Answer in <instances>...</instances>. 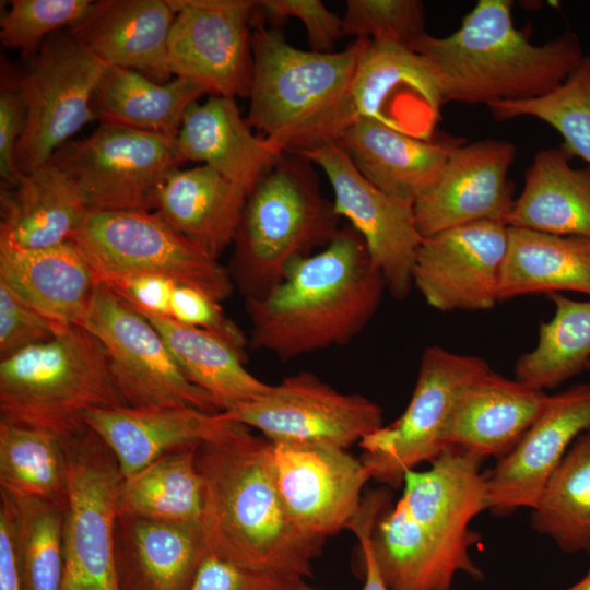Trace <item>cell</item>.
<instances>
[{"instance_id":"1","label":"cell","mask_w":590,"mask_h":590,"mask_svg":"<svg viewBox=\"0 0 590 590\" xmlns=\"http://www.w3.org/2000/svg\"><path fill=\"white\" fill-rule=\"evenodd\" d=\"M196 463L203 492L200 527L209 553L251 568L303 579L311 575L323 542L304 534L287 516L266 437L244 427L203 441Z\"/></svg>"},{"instance_id":"2","label":"cell","mask_w":590,"mask_h":590,"mask_svg":"<svg viewBox=\"0 0 590 590\" xmlns=\"http://www.w3.org/2000/svg\"><path fill=\"white\" fill-rule=\"evenodd\" d=\"M386 288L361 235L342 226L319 252L294 261L267 295L246 299L249 346L287 361L344 345L374 317Z\"/></svg>"},{"instance_id":"3","label":"cell","mask_w":590,"mask_h":590,"mask_svg":"<svg viewBox=\"0 0 590 590\" xmlns=\"http://www.w3.org/2000/svg\"><path fill=\"white\" fill-rule=\"evenodd\" d=\"M511 9L509 0H480L452 34L426 33L412 45L436 70L445 104L541 97L579 67L585 54L575 33L534 45L514 25Z\"/></svg>"},{"instance_id":"4","label":"cell","mask_w":590,"mask_h":590,"mask_svg":"<svg viewBox=\"0 0 590 590\" xmlns=\"http://www.w3.org/2000/svg\"><path fill=\"white\" fill-rule=\"evenodd\" d=\"M251 43L250 127L284 153L338 141L355 120L351 84L364 38L339 52L306 51L258 22Z\"/></svg>"},{"instance_id":"5","label":"cell","mask_w":590,"mask_h":590,"mask_svg":"<svg viewBox=\"0 0 590 590\" xmlns=\"http://www.w3.org/2000/svg\"><path fill=\"white\" fill-rule=\"evenodd\" d=\"M128 405L102 342L82 326L0 361V422L49 433L61 442L96 409Z\"/></svg>"},{"instance_id":"6","label":"cell","mask_w":590,"mask_h":590,"mask_svg":"<svg viewBox=\"0 0 590 590\" xmlns=\"http://www.w3.org/2000/svg\"><path fill=\"white\" fill-rule=\"evenodd\" d=\"M340 221L312 163L284 153L247 197L228 269L234 285L245 299L263 297L294 261L324 248Z\"/></svg>"},{"instance_id":"7","label":"cell","mask_w":590,"mask_h":590,"mask_svg":"<svg viewBox=\"0 0 590 590\" xmlns=\"http://www.w3.org/2000/svg\"><path fill=\"white\" fill-rule=\"evenodd\" d=\"M425 471L405 473L402 495L389 514L414 567L433 590H451L457 574L484 578L470 548L481 542L471 521L487 510L482 460L458 449L441 452Z\"/></svg>"},{"instance_id":"8","label":"cell","mask_w":590,"mask_h":590,"mask_svg":"<svg viewBox=\"0 0 590 590\" xmlns=\"http://www.w3.org/2000/svg\"><path fill=\"white\" fill-rule=\"evenodd\" d=\"M72 240L98 283L155 274L198 287L219 302L234 283L227 269L176 233L155 212L87 211Z\"/></svg>"},{"instance_id":"9","label":"cell","mask_w":590,"mask_h":590,"mask_svg":"<svg viewBox=\"0 0 590 590\" xmlns=\"http://www.w3.org/2000/svg\"><path fill=\"white\" fill-rule=\"evenodd\" d=\"M67 506L61 590H120L115 531L123 475L91 428L62 441Z\"/></svg>"},{"instance_id":"10","label":"cell","mask_w":590,"mask_h":590,"mask_svg":"<svg viewBox=\"0 0 590 590\" xmlns=\"http://www.w3.org/2000/svg\"><path fill=\"white\" fill-rule=\"evenodd\" d=\"M489 368L479 356L437 345L426 347L405 411L358 442L364 451L361 460L370 477L392 488L401 487L406 472L444 452L446 430L460 394Z\"/></svg>"},{"instance_id":"11","label":"cell","mask_w":590,"mask_h":590,"mask_svg":"<svg viewBox=\"0 0 590 590\" xmlns=\"http://www.w3.org/2000/svg\"><path fill=\"white\" fill-rule=\"evenodd\" d=\"M49 162L71 180L88 211L149 212L164 179L180 164L176 139L111 123L69 141Z\"/></svg>"},{"instance_id":"12","label":"cell","mask_w":590,"mask_h":590,"mask_svg":"<svg viewBox=\"0 0 590 590\" xmlns=\"http://www.w3.org/2000/svg\"><path fill=\"white\" fill-rule=\"evenodd\" d=\"M108 67L69 32L43 43L19 73L27 111L15 153L22 173L49 163L83 126L96 120L92 102Z\"/></svg>"},{"instance_id":"13","label":"cell","mask_w":590,"mask_h":590,"mask_svg":"<svg viewBox=\"0 0 590 590\" xmlns=\"http://www.w3.org/2000/svg\"><path fill=\"white\" fill-rule=\"evenodd\" d=\"M217 414L272 442L296 447L346 450L384 426L376 402L340 392L308 371L286 376L264 397Z\"/></svg>"},{"instance_id":"14","label":"cell","mask_w":590,"mask_h":590,"mask_svg":"<svg viewBox=\"0 0 590 590\" xmlns=\"http://www.w3.org/2000/svg\"><path fill=\"white\" fill-rule=\"evenodd\" d=\"M82 327L104 345L115 382L129 406L220 410L191 384L154 326L104 284H98Z\"/></svg>"},{"instance_id":"15","label":"cell","mask_w":590,"mask_h":590,"mask_svg":"<svg viewBox=\"0 0 590 590\" xmlns=\"http://www.w3.org/2000/svg\"><path fill=\"white\" fill-rule=\"evenodd\" d=\"M176 12L167 58L172 74L211 95L249 97L253 56L250 21L259 1L168 0Z\"/></svg>"},{"instance_id":"16","label":"cell","mask_w":590,"mask_h":590,"mask_svg":"<svg viewBox=\"0 0 590 590\" xmlns=\"http://www.w3.org/2000/svg\"><path fill=\"white\" fill-rule=\"evenodd\" d=\"M299 155L319 166L331 184L334 212L361 235L370 262L396 299L413 287V268L420 235L414 204L393 198L368 181L338 141H329Z\"/></svg>"},{"instance_id":"17","label":"cell","mask_w":590,"mask_h":590,"mask_svg":"<svg viewBox=\"0 0 590 590\" xmlns=\"http://www.w3.org/2000/svg\"><path fill=\"white\" fill-rule=\"evenodd\" d=\"M269 459L284 509L304 534L324 541L349 528L370 474L346 450L269 440Z\"/></svg>"},{"instance_id":"18","label":"cell","mask_w":590,"mask_h":590,"mask_svg":"<svg viewBox=\"0 0 590 590\" xmlns=\"http://www.w3.org/2000/svg\"><path fill=\"white\" fill-rule=\"evenodd\" d=\"M508 247V226L477 222L423 238L413 268V286L441 311L487 310L499 302V279Z\"/></svg>"},{"instance_id":"19","label":"cell","mask_w":590,"mask_h":590,"mask_svg":"<svg viewBox=\"0 0 590 590\" xmlns=\"http://www.w3.org/2000/svg\"><path fill=\"white\" fill-rule=\"evenodd\" d=\"M354 119L433 140L445 105L439 76L409 47L364 38L351 84Z\"/></svg>"},{"instance_id":"20","label":"cell","mask_w":590,"mask_h":590,"mask_svg":"<svg viewBox=\"0 0 590 590\" xmlns=\"http://www.w3.org/2000/svg\"><path fill=\"white\" fill-rule=\"evenodd\" d=\"M516 145L488 139L456 144L434 186L414 203L420 235L477 222L507 225L515 199L508 172Z\"/></svg>"},{"instance_id":"21","label":"cell","mask_w":590,"mask_h":590,"mask_svg":"<svg viewBox=\"0 0 590 590\" xmlns=\"http://www.w3.org/2000/svg\"><path fill=\"white\" fill-rule=\"evenodd\" d=\"M590 428V384L548 396L518 444L486 475L487 510L496 517L532 509L576 438Z\"/></svg>"},{"instance_id":"22","label":"cell","mask_w":590,"mask_h":590,"mask_svg":"<svg viewBox=\"0 0 590 590\" xmlns=\"http://www.w3.org/2000/svg\"><path fill=\"white\" fill-rule=\"evenodd\" d=\"M85 424L113 452L125 479L168 451L246 427L191 406L96 409L86 413Z\"/></svg>"},{"instance_id":"23","label":"cell","mask_w":590,"mask_h":590,"mask_svg":"<svg viewBox=\"0 0 590 590\" xmlns=\"http://www.w3.org/2000/svg\"><path fill=\"white\" fill-rule=\"evenodd\" d=\"M548 394L492 368L460 394L449 421L446 449L480 460L502 458L521 439L546 404Z\"/></svg>"},{"instance_id":"24","label":"cell","mask_w":590,"mask_h":590,"mask_svg":"<svg viewBox=\"0 0 590 590\" xmlns=\"http://www.w3.org/2000/svg\"><path fill=\"white\" fill-rule=\"evenodd\" d=\"M176 152L179 163L203 162L247 196L284 155L241 117L235 98L217 95L187 108Z\"/></svg>"},{"instance_id":"25","label":"cell","mask_w":590,"mask_h":590,"mask_svg":"<svg viewBox=\"0 0 590 590\" xmlns=\"http://www.w3.org/2000/svg\"><path fill=\"white\" fill-rule=\"evenodd\" d=\"M175 16L168 0H102L93 2L69 33L108 66L167 82L172 75L167 46Z\"/></svg>"},{"instance_id":"26","label":"cell","mask_w":590,"mask_h":590,"mask_svg":"<svg viewBox=\"0 0 590 590\" xmlns=\"http://www.w3.org/2000/svg\"><path fill=\"white\" fill-rule=\"evenodd\" d=\"M460 141L422 140L358 118L338 143L368 181L387 194L414 204L437 181L451 149Z\"/></svg>"},{"instance_id":"27","label":"cell","mask_w":590,"mask_h":590,"mask_svg":"<svg viewBox=\"0 0 590 590\" xmlns=\"http://www.w3.org/2000/svg\"><path fill=\"white\" fill-rule=\"evenodd\" d=\"M206 553L200 524L118 516L120 590H188Z\"/></svg>"},{"instance_id":"28","label":"cell","mask_w":590,"mask_h":590,"mask_svg":"<svg viewBox=\"0 0 590 590\" xmlns=\"http://www.w3.org/2000/svg\"><path fill=\"white\" fill-rule=\"evenodd\" d=\"M87 208L71 180L50 162L0 189V245L37 250L70 240Z\"/></svg>"},{"instance_id":"29","label":"cell","mask_w":590,"mask_h":590,"mask_svg":"<svg viewBox=\"0 0 590 590\" xmlns=\"http://www.w3.org/2000/svg\"><path fill=\"white\" fill-rule=\"evenodd\" d=\"M247 194L208 165L174 168L154 212L196 248L216 259L234 241Z\"/></svg>"},{"instance_id":"30","label":"cell","mask_w":590,"mask_h":590,"mask_svg":"<svg viewBox=\"0 0 590 590\" xmlns=\"http://www.w3.org/2000/svg\"><path fill=\"white\" fill-rule=\"evenodd\" d=\"M0 281L66 326L82 324L99 284L72 240L37 250L0 245Z\"/></svg>"},{"instance_id":"31","label":"cell","mask_w":590,"mask_h":590,"mask_svg":"<svg viewBox=\"0 0 590 590\" xmlns=\"http://www.w3.org/2000/svg\"><path fill=\"white\" fill-rule=\"evenodd\" d=\"M571 157L562 146L535 154L508 227L590 237V166L574 168Z\"/></svg>"},{"instance_id":"32","label":"cell","mask_w":590,"mask_h":590,"mask_svg":"<svg viewBox=\"0 0 590 590\" xmlns=\"http://www.w3.org/2000/svg\"><path fill=\"white\" fill-rule=\"evenodd\" d=\"M138 311L160 332L186 378L210 394L220 412L258 400L272 389L246 369L245 354L217 335L170 317Z\"/></svg>"},{"instance_id":"33","label":"cell","mask_w":590,"mask_h":590,"mask_svg":"<svg viewBox=\"0 0 590 590\" xmlns=\"http://www.w3.org/2000/svg\"><path fill=\"white\" fill-rule=\"evenodd\" d=\"M560 291L590 296V237L508 227L499 300Z\"/></svg>"},{"instance_id":"34","label":"cell","mask_w":590,"mask_h":590,"mask_svg":"<svg viewBox=\"0 0 590 590\" xmlns=\"http://www.w3.org/2000/svg\"><path fill=\"white\" fill-rule=\"evenodd\" d=\"M204 94L208 92L203 86L188 79L158 82L138 71L109 66L92 106L101 123L176 139L187 108Z\"/></svg>"},{"instance_id":"35","label":"cell","mask_w":590,"mask_h":590,"mask_svg":"<svg viewBox=\"0 0 590 590\" xmlns=\"http://www.w3.org/2000/svg\"><path fill=\"white\" fill-rule=\"evenodd\" d=\"M198 446L168 451L125 479L118 516L200 524L203 492L196 463Z\"/></svg>"},{"instance_id":"36","label":"cell","mask_w":590,"mask_h":590,"mask_svg":"<svg viewBox=\"0 0 590 590\" xmlns=\"http://www.w3.org/2000/svg\"><path fill=\"white\" fill-rule=\"evenodd\" d=\"M531 510L538 533L565 553L590 556V428L571 444Z\"/></svg>"},{"instance_id":"37","label":"cell","mask_w":590,"mask_h":590,"mask_svg":"<svg viewBox=\"0 0 590 590\" xmlns=\"http://www.w3.org/2000/svg\"><path fill=\"white\" fill-rule=\"evenodd\" d=\"M547 295L555 306L554 317L540 324L535 347L515 365V379L541 391L579 375L590 361V299Z\"/></svg>"},{"instance_id":"38","label":"cell","mask_w":590,"mask_h":590,"mask_svg":"<svg viewBox=\"0 0 590 590\" xmlns=\"http://www.w3.org/2000/svg\"><path fill=\"white\" fill-rule=\"evenodd\" d=\"M0 487L15 499L67 504L62 442L49 433L0 422Z\"/></svg>"},{"instance_id":"39","label":"cell","mask_w":590,"mask_h":590,"mask_svg":"<svg viewBox=\"0 0 590 590\" xmlns=\"http://www.w3.org/2000/svg\"><path fill=\"white\" fill-rule=\"evenodd\" d=\"M12 499L24 590H61L67 504Z\"/></svg>"},{"instance_id":"40","label":"cell","mask_w":590,"mask_h":590,"mask_svg":"<svg viewBox=\"0 0 590 590\" xmlns=\"http://www.w3.org/2000/svg\"><path fill=\"white\" fill-rule=\"evenodd\" d=\"M497 120L521 116L538 118L564 139L562 148L590 166V51L575 72L551 93L526 101L498 102L487 106Z\"/></svg>"},{"instance_id":"41","label":"cell","mask_w":590,"mask_h":590,"mask_svg":"<svg viewBox=\"0 0 590 590\" xmlns=\"http://www.w3.org/2000/svg\"><path fill=\"white\" fill-rule=\"evenodd\" d=\"M344 35L409 47L426 34L424 4L418 0H347Z\"/></svg>"},{"instance_id":"42","label":"cell","mask_w":590,"mask_h":590,"mask_svg":"<svg viewBox=\"0 0 590 590\" xmlns=\"http://www.w3.org/2000/svg\"><path fill=\"white\" fill-rule=\"evenodd\" d=\"M91 0H13L0 22V40L25 57L37 54L51 32L73 26L88 12Z\"/></svg>"},{"instance_id":"43","label":"cell","mask_w":590,"mask_h":590,"mask_svg":"<svg viewBox=\"0 0 590 590\" xmlns=\"http://www.w3.org/2000/svg\"><path fill=\"white\" fill-rule=\"evenodd\" d=\"M67 327L23 300L0 281V356L7 357L28 346L49 341Z\"/></svg>"},{"instance_id":"44","label":"cell","mask_w":590,"mask_h":590,"mask_svg":"<svg viewBox=\"0 0 590 590\" xmlns=\"http://www.w3.org/2000/svg\"><path fill=\"white\" fill-rule=\"evenodd\" d=\"M303 578L251 568L217 557L204 556L188 590H304Z\"/></svg>"},{"instance_id":"45","label":"cell","mask_w":590,"mask_h":590,"mask_svg":"<svg viewBox=\"0 0 590 590\" xmlns=\"http://www.w3.org/2000/svg\"><path fill=\"white\" fill-rule=\"evenodd\" d=\"M221 302L204 291L177 284L170 303V318L187 326L211 332L246 355L249 346L245 333L222 309Z\"/></svg>"},{"instance_id":"46","label":"cell","mask_w":590,"mask_h":590,"mask_svg":"<svg viewBox=\"0 0 590 590\" xmlns=\"http://www.w3.org/2000/svg\"><path fill=\"white\" fill-rule=\"evenodd\" d=\"M258 8L274 22L296 17L305 25L311 51L333 52L343 32L342 17L330 11L320 0H262Z\"/></svg>"},{"instance_id":"47","label":"cell","mask_w":590,"mask_h":590,"mask_svg":"<svg viewBox=\"0 0 590 590\" xmlns=\"http://www.w3.org/2000/svg\"><path fill=\"white\" fill-rule=\"evenodd\" d=\"M26 106L21 93L19 73L1 67L0 81V177L1 185L15 181L22 172L16 164V148L26 126Z\"/></svg>"},{"instance_id":"48","label":"cell","mask_w":590,"mask_h":590,"mask_svg":"<svg viewBox=\"0 0 590 590\" xmlns=\"http://www.w3.org/2000/svg\"><path fill=\"white\" fill-rule=\"evenodd\" d=\"M138 310L170 316L174 280L155 274H129L104 283Z\"/></svg>"},{"instance_id":"49","label":"cell","mask_w":590,"mask_h":590,"mask_svg":"<svg viewBox=\"0 0 590 590\" xmlns=\"http://www.w3.org/2000/svg\"><path fill=\"white\" fill-rule=\"evenodd\" d=\"M386 493L376 492L362 502L358 514L349 528L357 536L364 563V585L362 590H391L382 579L373 548L371 533L380 514L387 508Z\"/></svg>"},{"instance_id":"50","label":"cell","mask_w":590,"mask_h":590,"mask_svg":"<svg viewBox=\"0 0 590 590\" xmlns=\"http://www.w3.org/2000/svg\"><path fill=\"white\" fill-rule=\"evenodd\" d=\"M0 590H24L15 530V505L0 491Z\"/></svg>"},{"instance_id":"51","label":"cell","mask_w":590,"mask_h":590,"mask_svg":"<svg viewBox=\"0 0 590 590\" xmlns=\"http://www.w3.org/2000/svg\"><path fill=\"white\" fill-rule=\"evenodd\" d=\"M563 590H590V568L581 579Z\"/></svg>"},{"instance_id":"52","label":"cell","mask_w":590,"mask_h":590,"mask_svg":"<svg viewBox=\"0 0 590 590\" xmlns=\"http://www.w3.org/2000/svg\"><path fill=\"white\" fill-rule=\"evenodd\" d=\"M586 370L590 371V361L587 364Z\"/></svg>"},{"instance_id":"53","label":"cell","mask_w":590,"mask_h":590,"mask_svg":"<svg viewBox=\"0 0 590 590\" xmlns=\"http://www.w3.org/2000/svg\"><path fill=\"white\" fill-rule=\"evenodd\" d=\"M304 590H310V589L307 587V588H305Z\"/></svg>"},{"instance_id":"54","label":"cell","mask_w":590,"mask_h":590,"mask_svg":"<svg viewBox=\"0 0 590 590\" xmlns=\"http://www.w3.org/2000/svg\"><path fill=\"white\" fill-rule=\"evenodd\" d=\"M451 590H455L453 588Z\"/></svg>"}]
</instances>
